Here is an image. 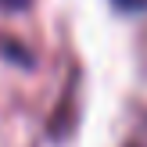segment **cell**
<instances>
[{
    "mask_svg": "<svg viewBox=\"0 0 147 147\" xmlns=\"http://www.w3.org/2000/svg\"><path fill=\"white\" fill-rule=\"evenodd\" d=\"M32 0H0V11H25Z\"/></svg>",
    "mask_w": 147,
    "mask_h": 147,
    "instance_id": "obj_2",
    "label": "cell"
},
{
    "mask_svg": "<svg viewBox=\"0 0 147 147\" xmlns=\"http://www.w3.org/2000/svg\"><path fill=\"white\" fill-rule=\"evenodd\" d=\"M0 47H4V57H11V61H22V65H32V57H29V54H22L25 47H18L14 40H4V36H0Z\"/></svg>",
    "mask_w": 147,
    "mask_h": 147,
    "instance_id": "obj_1",
    "label": "cell"
},
{
    "mask_svg": "<svg viewBox=\"0 0 147 147\" xmlns=\"http://www.w3.org/2000/svg\"><path fill=\"white\" fill-rule=\"evenodd\" d=\"M115 7H122V11H144L147 0H115Z\"/></svg>",
    "mask_w": 147,
    "mask_h": 147,
    "instance_id": "obj_3",
    "label": "cell"
}]
</instances>
